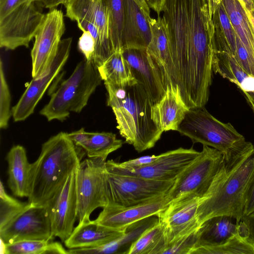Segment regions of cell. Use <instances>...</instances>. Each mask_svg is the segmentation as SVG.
I'll use <instances>...</instances> for the list:
<instances>
[{"mask_svg": "<svg viewBox=\"0 0 254 254\" xmlns=\"http://www.w3.org/2000/svg\"><path fill=\"white\" fill-rule=\"evenodd\" d=\"M169 45L166 86L178 89L189 108L204 106L212 81V33L208 0H164Z\"/></svg>", "mask_w": 254, "mask_h": 254, "instance_id": "obj_1", "label": "cell"}, {"mask_svg": "<svg viewBox=\"0 0 254 254\" xmlns=\"http://www.w3.org/2000/svg\"><path fill=\"white\" fill-rule=\"evenodd\" d=\"M254 175V146L249 142L230 159H224L209 189L200 198L197 213L199 226L218 215L230 216L240 222Z\"/></svg>", "mask_w": 254, "mask_h": 254, "instance_id": "obj_2", "label": "cell"}, {"mask_svg": "<svg viewBox=\"0 0 254 254\" xmlns=\"http://www.w3.org/2000/svg\"><path fill=\"white\" fill-rule=\"evenodd\" d=\"M83 149L64 132L45 142L37 159L31 163L28 201L45 206L77 168L85 154Z\"/></svg>", "mask_w": 254, "mask_h": 254, "instance_id": "obj_3", "label": "cell"}, {"mask_svg": "<svg viewBox=\"0 0 254 254\" xmlns=\"http://www.w3.org/2000/svg\"><path fill=\"white\" fill-rule=\"evenodd\" d=\"M107 105L114 113L120 134L138 152L153 147L161 138L163 132L152 119L153 104L141 84L127 86L125 99Z\"/></svg>", "mask_w": 254, "mask_h": 254, "instance_id": "obj_4", "label": "cell"}, {"mask_svg": "<svg viewBox=\"0 0 254 254\" xmlns=\"http://www.w3.org/2000/svg\"><path fill=\"white\" fill-rule=\"evenodd\" d=\"M102 80L94 62L84 59L52 94L40 114L49 121H63L71 112L80 113Z\"/></svg>", "mask_w": 254, "mask_h": 254, "instance_id": "obj_5", "label": "cell"}, {"mask_svg": "<svg viewBox=\"0 0 254 254\" xmlns=\"http://www.w3.org/2000/svg\"><path fill=\"white\" fill-rule=\"evenodd\" d=\"M177 131L194 143H200L220 151L226 160L249 143L231 124L217 120L204 107L189 109Z\"/></svg>", "mask_w": 254, "mask_h": 254, "instance_id": "obj_6", "label": "cell"}, {"mask_svg": "<svg viewBox=\"0 0 254 254\" xmlns=\"http://www.w3.org/2000/svg\"><path fill=\"white\" fill-rule=\"evenodd\" d=\"M106 160L89 158L75 170L78 223L90 219L92 212L108 203Z\"/></svg>", "mask_w": 254, "mask_h": 254, "instance_id": "obj_7", "label": "cell"}, {"mask_svg": "<svg viewBox=\"0 0 254 254\" xmlns=\"http://www.w3.org/2000/svg\"><path fill=\"white\" fill-rule=\"evenodd\" d=\"M224 159L220 151L203 145L202 151L180 174L167 193L169 203L188 196L201 198L209 189Z\"/></svg>", "mask_w": 254, "mask_h": 254, "instance_id": "obj_8", "label": "cell"}, {"mask_svg": "<svg viewBox=\"0 0 254 254\" xmlns=\"http://www.w3.org/2000/svg\"><path fill=\"white\" fill-rule=\"evenodd\" d=\"M107 179L108 204L124 207L138 204L166 194L175 181L151 180L107 171Z\"/></svg>", "mask_w": 254, "mask_h": 254, "instance_id": "obj_9", "label": "cell"}, {"mask_svg": "<svg viewBox=\"0 0 254 254\" xmlns=\"http://www.w3.org/2000/svg\"><path fill=\"white\" fill-rule=\"evenodd\" d=\"M41 8L35 0H29L0 18V47L11 50L28 47L45 15Z\"/></svg>", "mask_w": 254, "mask_h": 254, "instance_id": "obj_10", "label": "cell"}, {"mask_svg": "<svg viewBox=\"0 0 254 254\" xmlns=\"http://www.w3.org/2000/svg\"><path fill=\"white\" fill-rule=\"evenodd\" d=\"M54 238L46 207L28 201L18 213L0 227V239L5 244L27 240L52 241Z\"/></svg>", "mask_w": 254, "mask_h": 254, "instance_id": "obj_11", "label": "cell"}, {"mask_svg": "<svg viewBox=\"0 0 254 254\" xmlns=\"http://www.w3.org/2000/svg\"><path fill=\"white\" fill-rule=\"evenodd\" d=\"M199 153L192 147H180L158 155L156 160L139 168H123L111 160L106 161V168L108 172L119 174L158 181H175Z\"/></svg>", "mask_w": 254, "mask_h": 254, "instance_id": "obj_12", "label": "cell"}, {"mask_svg": "<svg viewBox=\"0 0 254 254\" xmlns=\"http://www.w3.org/2000/svg\"><path fill=\"white\" fill-rule=\"evenodd\" d=\"M72 38L61 40L54 58L45 71L39 76L32 78L11 113L15 122L26 119L34 112L48 87L60 73L65 64L70 51Z\"/></svg>", "mask_w": 254, "mask_h": 254, "instance_id": "obj_13", "label": "cell"}, {"mask_svg": "<svg viewBox=\"0 0 254 254\" xmlns=\"http://www.w3.org/2000/svg\"><path fill=\"white\" fill-rule=\"evenodd\" d=\"M65 29L64 14L56 8L45 14L35 36L31 52L32 77L41 75L49 65L57 51Z\"/></svg>", "mask_w": 254, "mask_h": 254, "instance_id": "obj_14", "label": "cell"}, {"mask_svg": "<svg viewBox=\"0 0 254 254\" xmlns=\"http://www.w3.org/2000/svg\"><path fill=\"white\" fill-rule=\"evenodd\" d=\"M45 206L54 236L59 237L64 243L72 233L77 219L75 171L67 177L62 187Z\"/></svg>", "mask_w": 254, "mask_h": 254, "instance_id": "obj_15", "label": "cell"}, {"mask_svg": "<svg viewBox=\"0 0 254 254\" xmlns=\"http://www.w3.org/2000/svg\"><path fill=\"white\" fill-rule=\"evenodd\" d=\"M137 83L144 87L153 106L164 95L166 83L164 73L146 48H130L122 50Z\"/></svg>", "mask_w": 254, "mask_h": 254, "instance_id": "obj_16", "label": "cell"}, {"mask_svg": "<svg viewBox=\"0 0 254 254\" xmlns=\"http://www.w3.org/2000/svg\"><path fill=\"white\" fill-rule=\"evenodd\" d=\"M167 193L148 201L129 206L107 204L94 220L106 228L124 231L129 225L157 215L169 205Z\"/></svg>", "mask_w": 254, "mask_h": 254, "instance_id": "obj_17", "label": "cell"}, {"mask_svg": "<svg viewBox=\"0 0 254 254\" xmlns=\"http://www.w3.org/2000/svg\"><path fill=\"white\" fill-rule=\"evenodd\" d=\"M200 198L188 196L172 201L157 215L164 227L168 244L199 228L197 213Z\"/></svg>", "mask_w": 254, "mask_h": 254, "instance_id": "obj_18", "label": "cell"}, {"mask_svg": "<svg viewBox=\"0 0 254 254\" xmlns=\"http://www.w3.org/2000/svg\"><path fill=\"white\" fill-rule=\"evenodd\" d=\"M65 16L73 21L83 20L94 25L100 37L103 63L114 53L108 28V8L105 0H64Z\"/></svg>", "mask_w": 254, "mask_h": 254, "instance_id": "obj_19", "label": "cell"}, {"mask_svg": "<svg viewBox=\"0 0 254 254\" xmlns=\"http://www.w3.org/2000/svg\"><path fill=\"white\" fill-rule=\"evenodd\" d=\"M124 22L121 37V50L146 48L151 33L148 18L134 0H123Z\"/></svg>", "mask_w": 254, "mask_h": 254, "instance_id": "obj_20", "label": "cell"}, {"mask_svg": "<svg viewBox=\"0 0 254 254\" xmlns=\"http://www.w3.org/2000/svg\"><path fill=\"white\" fill-rule=\"evenodd\" d=\"M189 109L183 101L179 90L167 86L162 98L152 106V119L163 132L177 131Z\"/></svg>", "mask_w": 254, "mask_h": 254, "instance_id": "obj_21", "label": "cell"}, {"mask_svg": "<svg viewBox=\"0 0 254 254\" xmlns=\"http://www.w3.org/2000/svg\"><path fill=\"white\" fill-rule=\"evenodd\" d=\"M158 221L157 215L147 217L129 225L121 236L108 243L96 247L68 249V254H127L141 235Z\"/></svg>", "mask_w": 254, "mask_h": 254, "instance_id": "obj_22", "label": "cell"}, {"mask_svg": "<svg viewBox=\"0 0 254 254\" xmlns=\"http://www.w3.org/2000/svg\"><path fill=\"white\" fill-rule=\"evenodd\" d=\"M240 230V222L233 217L218 215L210 218L202 222L198 228L194 249L222 244L238 234Z\"/></svg>", "mask_w": 254, "mask_h": 254, "instance_id": "obj_23", "label": "cell"}, {"mask_svg": "<svg viewBox=\"0 0 254 254\" xmlns=\"http://www.w3.org/2000/svg\"><path fill=\"white\" fill-rule=\"evenodd\" d=\"M123 232L106 228L94 220H86L78 223L64 244L68 249L96 247L115 239Z\"/></svg>", "mask_w": 254, "mask_h": 254, "instance_id": "obj_24", "label": "cell"}, {"mask_svg": "<svg viewBox=\"0 0 254 254\" xmlns=\"http://www.w3.org/2000/svg\"><path fill=\"white\" fill-rule=\"evenodd\" d=\"M209 12L213 26L212 44L218 51L235 55L236 35L220 0H208Z\"/></svg>", "mask_w": 254, "mask_h": 254, "instance_id": "obj_25", "label": "cell"}, {"mask_svg": "<svg viewBox=\"0 0 254 254\" xmlns=\"http://www.w3.org/2000/svg\"><path fill=\"white\" fill-rule=\"evenodd\" d=\"M6 159L8 163L7 184L10 190L15 196L28 197L31 163L28 162L25 148L20 145L13 146Z\"/></svg>", "mask_w": 254, "mask_h": 254, "instance_id": "obj_26", "label": "cell"}, {"mask_svg": "<svg viewBox=\"0 0 254 254\" xmlns=\"http://www.w3.org/2000/svg\"><path fill=\"white\" fill-rule=\"evenodd\" d=\"M237 37L254 59V26L247 10L240 0H220Z\"/></svg>", "mask_w": 254, "mask_h": 254, "instance_id": "obj_27", "label": "cell"}, {"mask_svg": "<svg viewBox=\"0 0 254 254\" xmlns=\"http://www.w3.org/2000/svg\"><path fill=\"white\" fill-rule=\"evenodd\" d=\"M98 68L104 82L123 86L137 83L122 51L115 52Z\"/></svg>", "mask_w": 254, "mask_h": 254, "instance_id": "obj_28", "label": "cell"}, {"mask_svg": "<svg viewBox=\"0 0 254 254\" xmlns=\"http://www.w3.org/2000/svg\"><path fill=\"white\" fill-rule=\"evenodd\" d=\"M167 244L164 227L159 221L141 235L127 254H163Z\"/></svg>", "mask_w": 254, "mask_h": 254, "instance_id": "obj_29", "label": "cell"}, {"mask_svg": "<svg viewBox=\"0 0 254 254\" xmlns=\"http://www.w3.org/2000/svg\"><path fill=\"white\" fill-rule=\"evenodd\" d=\"M151 38L147 47V51L156 61L164 72L169 56V45L165 24L163 17L148 18Z\"/></svg>", "mask_w": 254, "mask_h": 254, "instance_id": "obj_30", "label": "cell"}, {"mask_svg": "<svg viewBox=\"0 0 254 254\" xmlns=\"http://www.w3.org/2000/svg\"><path fill=\"white\" fill-rule=\"evenodd\" d=\"M0 242L4 254H68L61 243L53 241L27 240L10 244Z\"/></svg>", "mask_w": 254, "mask_h": 254, "instance_id": "obj_31", "label": "cell"}, {"mask_svg": "<svg viewBox=\"0 0 254 254\" xmlns=\"http://www.w3.org/2000/svg\"><path fill=\"white\" fill-rule=\"evenodd\" d=\"M213 71L235 83L239 88L250 76L243 69L234 55L212 50Z\"/></svg>", "mask_w": 254, "mask_h": 254, "instance_id": "obj_32", "label": "cell"}, {"mask_svg": "<svg viewBox=\"0 0 254 254\" xmlns=\"http://www.w3.org/2000/svg\"><path fill=\"white\" fill-rule=\"evenodd\" d=\"M123 144L112 132H90L81 146L89 158L101 157L105 160L111 153L121 148Z\"/></svg>", "mask_w": 254, "mask_h": 254, "instance_id": "obj_33", "label": "cell"}, {"mask_svg": "<svg viewBox=\"0 0 254 254\" xmlns=\"http://www.w3.org/2000/svg\"><path fill=\"white\" fill-rule=\"evenodd\" d=\"M191 254H254V244L245 236L240 224V232L225 243L196 248Z\"/></svg>", "mask_w": 254, "mask_h": 254, "instance_id": "obj_34", "label": "cell"}, {"mask_svg": "<svg viewBox=\"0 0 254 254\" xmlns=\"http://www.w3.org/2000/svg\"><path fill=\"white\" fill-rule=\"evenodd\" d=\"M105 0L108 8L109 37L113 51H122L121 37L125 17L124 1Z\"/></svg>", "mask_w": 254, "mask_h": 254, "instance_id": "obj_35", "label": "cell"}, {"mask_svg": "<svg viewBox=\"0 0 254 254\" xmlns=\"http://www.w3.org/2000/svg\"><path fill=\"white\" fill-rule=\"evenodd\" d=\"M8 195L0 182V227H2L27 204Z\"/></svg>", "mask_w": 254, "mask_h": 254, "instance_id": "obj_36", "label": "cell"}, {"mask_svg": "<svg viewBox=\"0 0 254 254\" xmlns=\"http://www.w3.org/2000/svg\"><path fill=\"white\" fill-rule=\"evenodd\" d=\"M11 96L3 70L2 60L0 61V127L5 129L12 115L10 110Z\"/></svg>", "mask_w": 254, "mask_h": 254, "instance_id": "obj_37", "label": "cell"}, {"mask_svg": "<svg viewBox=\"0 0 254 254\" xmlns=\"http://www.w3.org/2000/svg\"><path fill=\"white\" fill-rule=\"evenodd\" d=\"M198 229L168 243L163 254H191L197 244Z\"/></svg>", "mask_w": 254, "mask_h": 254, "instance_id": "obj_38", "label": "cell"}, {"mask_svg": "<svg viewBox=\"0 0 254 254\" xmlns=\"http://www.w3.org/2000/svg\"><path fill=\"white\" fill-rule=\"evenodd\" d=\"M234 57L246 73L254 77V59L250 56L237 36L236 49Z\"/></svg>", "mask_w": 254, "mask_h": 254, "instance_id": "obj_39", "label": "cell"}, {"mask_svg": "<svg viewBox=\"0 0 254 254\" xmlns=\"http://www.w3.org/2000/svg\"><path fill=\"white\" fill-rule=\"evenodd\" d=\"M78 49L87 61H93L96 48L95 40L89 31L84 30L79 37Z\"/></svg>", "mask_w": 254, "mask_h": 254, "instance_id": "obj_40", "label": "cell"}, {"mask_svg": "<svg viewBox=\"0 0 254 254\" xmlns=\"http://www.w3.org/2000/svg\"><path fill=\"white\" fill-rule=\"evenodd\" d=\"M158 157V155H154L144 156L123 162H117V163L120 167L123 168H137L150 164L156 160Z\"/></svg>", "mask_w": 254, "mask_h": 254, "instance_id": "obj_41", "label": "cell"}, {"mask_svg": "<svg viewBox=\"0 0 254 254\" xmlns=\"http://www.w3.org/2000/svg\"><path fill=\"white\" fill-rule=\"evenodd\" d=\"M241 224L245 236L254 244V213L244 216Z\"/></svg>", "mask_w": 254, "mask_h": 254, "instance_id": "obj_42", "label": "cell"}, {"mask_svg": "<svg viewBox=\"0 0 254 254\" xmlns=\"http://www.w3.org/2000/svg\"><path fill=\"white\" fill-rule=\"evenodd\" d=\"M29 0H0V18L9 13L16 7Z\"/></svg>", "mask_w": 254, "mask_h": 254, "instance_id": "obj_43", "label": "cell"}, {"mask_svg": "<svg viewBox=\"0 0 254 254\" xmlns=\"http://www.w3.org/2000/svg\"><path fill=\"white\" fill-rule=\"evenodd\" d=\"M253 213H254V175L247 193L244 216Z\"/></svg>", "mask_w": 254, "mask_h": 254, "instance_id": "obj_44", "label": "cell"}, {"mask_svg": "<svg viewBox=\"0 0 254 254\" xmlns=\"http://www.w3.org/2000/svg\"><path fill=\"white\" fill-rule=\"evenodd\" d=\"M68 137L77 146H82L87 139L89 132L85 131L83 128L70 133H66Z\"/></svg>", "mask_w": 254, "mask_h": 254, "instance_id": "obj_45", "label": "cell"}, {"mask_svg": "<svg viewBox=\"0 0 254 254\" xmlns=\"http://www.w3.org/2000/svg\"><path fill=\"white\" fill-rule=\"evenodd\" d=\"M41 7L52 9L60 4H63L64 0H35Z\"/></svg>", "mask_w": 254, "mask_h": 254, "instance_id": "obj_46", "label": "cell"}, {"mask_svg": "<svg viewBox=\"0 0 254 254\" xmlns=\"http://www.w3.org/2000/svg\"><path fill=\"white\" fill-rule=\"evenodd\" d=\"M164 0H145L149 8L153 9L159 15Z\"/></svg>", "mask_w": 254, "mask_h": 254, "instance_id": "obj_47", "label": "cell"}, {"mask_svg": "<svg viewBox=\"0 0 254 254\" xmlns=\"http://www.w3.org/2000/svg\"><path fill=\"white\" fill-rule=\"evenodd\" d=\"M247 10L252 14L254 12V0H240Z\"/></svg>", "mask_w": 254, "mask_h": 254, "instance_id": "obj_48", "label": "cell"}, {"mask_svg": "<svg viewBox=\"0 0 254 254\" xmlns=\"http://www.w3.org/2000/svg\"><path fill=\"white\" fill-rule=\"evenodd\" d=\"M246 98L248 101V102L252 107L253 112L254 113V92L250 93H245Z\"/></svg>", "mask_w": 254, "mask_h": 254, "instance_id": "obj_49", "label": "cell"}, {"mask_svg": "<svg viewBox=\"0 0 254 254\" xmlns=\"http://www.w3.org/2000/svg\"></svg>", "mask_w": 254, "mask_h": 254, "instance_id": "obj_50", "label": "cell"}, {"mask_svg": "<svg viewBox=\"0 0 254 254\" xmlns=\"http://www.w3.org/2000/svg\"><path fill=\"white\" fill-rule=\"evenodd\" d=\"M250 13V12H249ZM251 14V13H250ZM253 17H254V12L252 13V14H251Z\"/></svg>", "mask_w": 254, "mask_h": 254, "instance_id": "obj_51", "label": "cell"}, {"mask_svg": "<svg viewBox=\"0 0 254 254\" xmlns=\"http://www.w3.org/2000/svg\"><path fill=\"white\" fill-rule=\"evenodd\" d=\"M135 0L136 1H140L141 0Z\"/></svg>", "mask_w": 254, "mask_h": 254, "instance_id": "obj_52", "label": "cell"}]
</instances>
